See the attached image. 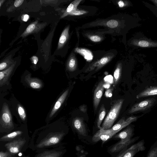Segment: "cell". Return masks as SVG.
<instances>
[{"mask_svg":"<svg viewBox=\"0 0 157 157\" xmlns=\"http://www.w3.org/2000/svg\"><path fill=\"white\" fill-rule=\"evenodd\" d=\"M124 101L123 99L117 100L111 107L102 123L101 128L104 129L111 128L117 118Z\"/></svg>","mask_w":157,"mask_h":157,"instance_id":"cell-1","label":"cell"},{"mask_svg":"<svg viewBox=\"0 0 157 157\" xmlns=\"http://www.w3.org/2000/svg\"><path fill=\"white\" fill-rule=\"evenodd\" d=\"M156 101V99L152 98L136 103L131 107L128 111V113L132 114L147 110L151 108Z\"/></svg>","mask_w":157,"mask_h":157,"instance_id":"cell-2","label":"cell"},{"mask_svg":"<svg viewBox=\"0 0 157 157\" xmlns=\"http://www.w3.org/2000/svg\"><path fill=\"white\" fill-rule=\"evenodd\" d=\"M134 127L131 126H129L123 131L116 135L114 137L121 139L120 142L122 143H127L134 140H138L139 136H136L132 138L134 135Z\"/></svg>","mask_w":157,"mask_h":157,"instance_id":"cell-3","label":"cell"},{"mask_svg":"<svg viewBox=\"0 0 157 157\" xmlns=\"http://www.w3.org/2000/svg\"><path fill=\"white\" fill-rule=\"evenodd\" d=\"M1 124L2 126L6 128H11L13 126L11 113L6 103L4 104L2 107Z\"/></svg>","mask_w":157,"mask_h":157,"instance_id":"cell-4","label":"cell"},{"mask_svg":"<svg viewBox=\"0 0 157 157\" xmlns=\"http://www.w3.org/2000/svg\"><path fill=\"white\" fill-rule=\"evenodd\" d=\"M64 135L63 133H60L50 135L41 142L37 147L42 148L56 144L60 141Z\"/></svg>","mask_w":157,"mask_h":157,"instance_id":"cell-5","label":"cell"},{"mask_svg":"<svg viewBox=\"0 0 157 157\" xmlns=\"http://www.w3.org/2000/svg\"><path fill=\"white\" fill-rule=\"evenodd\" d=\"M141 116H131L126 119L124 117H123L112 128L109 129L111 131L117 133L123 128L128 125L131 123L136 121L138 118Z\"/></svg>","mask_w":157,"mask_h":157,"instance_id":"cell-6","label":"cell"},{"mask_svg":"<svg viewBox=\"0 0 157 157\" xmlns=\"http://www.w3.org/2000/svg\"><path fill=\"white\" fill-rule=\"evenodd\" d=\"M99 128V130L93 137L92 140L94 142H96L100 140L105 141L112 137L116 133L111 131L109 129H104L101 127H100Z\"/></svg>","mask_w":157,"mask_h":157,"instance_id":"cell-7","label":"cell"},{"mask_svg":"<svg viewBox=\"0 0 157 157\" xmlns=\"http://www.w3.org/2000/svg\"><path fill=\"white\" fill-rule=\"evenodd\" d=\"M144 141L142 140L133 144L127 148L125 152L121 157H133L136 154L140 151L145 150Z\"/></svg>","mask_w":157,"mask_h":157,"instance_id":"cell-8","label":"cell"},{"mask_svg":"<svg viewBox=\"0 0 157 157\" xmlns=\"http://www.w3.org/2000/svg\"><path fill=\"white\" fill-rule=\"evenodd\" d=\"M25 142L24 139H18L6 144L5 146L10 153L15 154L20 151Z\"/></svg>","mask_w":157,"mask_h":157,"instance_id":"cell-9","label":"cell"},{"mask_svg":"<svg viewBox=\"0 0 157 157\" xmlns=\"http://www.w3.org/2000/svg\"><path fill=\"white\" fill-rule=\"evenodd\" d=\"M104 83L101 81L95 89L94 92L93 105L94 109L96 110L98 108L104 91Z\"/></svg>","mask_w":157,"mask_h":157,"instance_id":"cell-10","label":"cell"},{"mask_svg":"<svg viewBox=\"0 0 157 157\" xmlns=\"http://www.w3.org/2000/svg\"><path fill=\"white\" fill-rule=\"evenodd\" d=\"M72 125L78 133L83 136H86L87 132L83 119L81 117H76L72 121Z\"/></svg>","mask_w":157,"mask_h":157,"instance_id":"cell-11","label":"cell"},{"mask_svg":"<svg viewBox=\"0 0 157 157\" xmlns=\"http://www.w3.org/2000/svg\"><path fill=\"white\" fill-rule=\"evenodd\" d=\"M69 89L66 90L59 97L56 102L50 113L49 117H52L61 107L69 93Z\"/></svg>","mask_w":157,"mask_h":157,"instance_id":"cell-12","label":"cell"},{"mask_svg":"<svg viewBox=\"0 0 157 157\" xmlns=\"http://www.w3.org/2000/svg\"><path fill=\"white\" fill-rule=\"evenodd\" d=\"M157 95V86H151L146 87L136 96L137 99Z\"/></svg>","mask_w":157,"mask_h":157,"instance_id":"cell-13","label":"cell"},{"mask_svg":"<svg viewBox=\"0 0 157 157\" xmlns=\"http://www.w3.org/2000/svg\"><path fill=\"white\" fill-rule=\"evenodd\" d=\"M133 45L141 47H157V42L146 40H134L132 41Z\"/></svg>","mask_w":157,"mask_h":157,"instance_id":"cell-14","label":"cell"},{"mask_svg":"<svg viewBox=\"0 0 157 157\" xmlns=\"http://www.w3.org/2000/svg\"><path fill=\"white\" fill-rule=\"evenodd\" d=\"M15 66L13 64L5 70L0 72V85L2 86L7 80Z\"/></svg>","mask_w":157,"mask_h":157,"instance_id":"cell-15","label":"cell"},{"mask_svg":"<svg viewBox=\"0 0 157 157\" xmlns=\"http://www.w3.org/2000/svg\"><path fill=\"white\" fill-rule=\"evenodd\" d=\"M137 140H135L127 143H122L119 142L112 147L110 150V151L111 153L118 152L127 148L128 145L134 143Z\"/></svg>","mask_w":157,"mask_h":157,"instance_id":"cell-16","label":"cell"},{"mask_svg":"<svg viewBox=\"0 0 157 157\" xmlns=\"http://www.w3.org/2000/svg\"><path fill=\"white\" fill-rule=\"evenodd\" d=\"M62 152L55 150L45 151L41 153L35 157H60Z\"/></svg>","mask_w":157,"mask_h":157,"instance_id":"cell-17","label":"cell"},{"mask_svg":"<svg viewBox=\"0 0 157 157\" xmlns=\"http://www.w3.org/2000/svg\"><path fill=\"white\" fill-rule=\"evenodd\" d=\"M26 79L30 86L33 88L38 89L42 86V84L39 79L28 77L26 78Z\"/></svg>","mask_w":157,"mask_h":157,"instance_id":"cell-18","label":"cell"},{"mask_svg":"<svg viewBox=\"0 0 157 157\" xmlns=\"http://www.w3.org/2000/svg\"><path fill=\"white\" fill-rule=\"evenodd\" d=\"M69 28V27L66 28L62 33L59 39L58 49H59L63 46L68 39Z\"/></svg>","mask_w":157,"mask_h":157,"instance_id":"cell-19","label":"cell"},{"mask_svg":"<svg viewBox=\"0 0 157 157\" xmlns=\"http://www.w3.org/2000/svg\"><path fill=\"white\" fill-rule=\"evenodd\" d=\"M22 132L21 131H17L13 132L1 138V141H6L12 140L16 137L21 135Z\"/></svg>","mask_w":157,"mask_h":157,"instance_id":"cell-20","label":"cell"},{"mask_svg":"<svg viewBox=\"0 0 157 157\" xmlns=\"http://www.w3.org/2000/svg\"><path fill=\"white\" fill-rule=\"evenodd\" d=\"M121 65L119 64L117 66L113 73V84L114 85H116L118 82L121 77Z\"/></svg>","mask_w":157,"mask_h":157,"instance_id":"cell-21","label":"cell"},{"mask_svg":"<svg viewBox=\"0 0 157 157\" xmlns=\"http://www.w3.org/2000/svg\"><path fill=\"white\" fill-rule=\"evenodd\" d=\"M105 109L104 105H101L99 111L98 118L97 121V125L99 128L101 127L100 125L105 117Z\"/></svg>","mask_w":157,"mask_h":157,"instance_id":"cell-22","label":"cell"},{"mask_svg":"<svg viewBox=\"0 0 157 157\" xmlns=\"http://www.w3.org/2000/svg\"><path fill=\"white\" fill-rule=\"evenodd\" d=\"M76 51L83 55L84 58L87 60H91L93 56L91 52L88 50L84 49H79L77 48L76 49Z\"/></svg>","mask_w":157,"mask_h":157,"instance_id":"cell-23","label":"cell"},{"mask_svg":"<svg viewBox=\"0 0 157 157\" xmlns=\"http://www.w3.org/2000/svg\"><path fill=\"white\" fill-rule=\"evenodd\" d=\"M146 157H157V140L151 146Z\"/></svg>","mask_w":157,"mask_h":157,"instance_id":"cell-24","label":"cell"},{"mask_svg":"<svg viewBox=\"0 0 157 157\" xmlns=\"http://www.w3.org/2000/svg\"><path fill=\"white\" fill-rule=\"evenodd\" d=\"M82 0H76L72 2L67 9V12L70 13L76 10L78 5L80 3Z\"/></svg>","mask_w":157,"mask_h":157,"instance_id":"cell-25","label":"cell"},{"mask_svg":"<svg viewBox=\"0 0 157 157\" xmlns=\"http://www.w3.org/2000/svg\"><path fill=\"white\" fill-rule=\"evenodd\" d=\"M37 22H35L29 25L26 28L25 31L23 33L22 36H25L33 32L35 30L37 26Z\"/></svg>","mask_w":157,"mask_h":157,"instance_id":"cell-26","label":"cell"},{"mask_svg":"<svg viewBox=\"0 0 157 157\" xmlns=\"http://www.w3.org/2000/svg\"><path fill=\"white\" fill-rule=\"evenodd\" d=\"M17 111L20 118L22 120L25 121L26 118V115L24 108L20 105H18Z\"/></svg>","mask_w":157,"mask_h":157,"instance_id":"cell-27","label":"cell"},{"mask_svg":"<svg viewBox=\"0 0 157 157\" xmlns=\"http://www.w3.org/2000/svg\"><path fill=\"white\" fill-rule=\"evenodd\" d=\"M67 68L69 70L71 71H73L75 70L76 63L74 59L72 58L69 60Z\"/></svg>","mask_w":157,"mask_h":157,"instance_id":"cell-28","label":"cell"},{"mask_svg":"<svg viewBox=\"0 0 157 157\" xmlns=\"http://www.w3.org/2000/svg\"><path fill=\"white\" fill-rule=\"evenodd\" d=\"M108 27L113 28L117 27L118 25V22L116 20H111L108 21L106 23Z\"/></svg>","mask_w":157,"mask_h":157,"instance_id":"cell-29","label":"cell"},{"mask_svg":"<svg viewBox=\"0 0 157 157\" xmlns=\"http://www.w3.org/2000/svg\"><path fill=\"white\" fill-rule=\"evenodd\" d=\"M86 12L83 10H75L69 13L71 15H81L86 13Z\"/></svg>","mask_w":157,"mask_h":157,"instance_id":"cell-30","label":"cell"},{"mask_svg":"<svg viewBox=\"0 0 157 157\" xmlns=\"http://www.w3.org/2000/svg\"><path fill=\"white\" fill-rule=\"evenodd\" d=\"M90 39L91 40L95 42L100 41L101 39L100 37L98 36H93L90 37Z\"/></svg>","mask_w":157,"mask_h":157,"instance_id":"cell-31","label":"cell"},{"mask_svg":"<svg viewBox=\"0 0 157 157\" xmlns=\"http://www.w3.org/2000/svg\"><path fill=\"white\" fill-rule=\"evenodd\" d=\"M9 63L6 62H3L0 64V70L1 71L6 68L9 65Z\"/></svg>","mask_w":157,"mask_h":157,"instance_id":"cell-32","label":"cell"},{"mask_svg":"<svg viewBox=\"0 0 157 157\" xmlns=\"http://www.w3.org/2000/svg\"><path fill=\"white\" fill-rule=\"evenodd\" d=\"M24 1L23 0H15L14 2V6L15 7H18L22 4Z\"/></svg>","mask_w":157,"mask_h":157,"instance_id":"cell-33","label":"cell"},{"mask_svg":"<svg viewBox=\"0 0 157 157\" xmlns=\"http://www.w3.org/2000/svg\"><path fill=\"white\" fill-rule=\"evenodd\" d=\"M112 90L113 89L112 88L106 90L105 92V95L106 97H109L112 96Z\"/></svg>","mask_w":157,"mask_h":157,"instance_id":"cell-34","label":"cell"},{"mask_svg":"<svg viewBox=\"0 0 157 157\" xmlns=\"http://www.w3.org/2000/svg\"><path fill=\"white\" fill-rule=\"evenodd\" d=\"M0 157H10V155L7 152L1 151L0 152Z\"/></svg>","mask_w":157,"mask_h":157,"instance_id":"cell-35","label":"cell"},{"mask_svg":"<svg viewBox=\"0 0 157 157\" xmlns=\"http://www.w3.org/2000/svg\"><path fill=\"white\" fill-rule=\"evenodd\" d=\"M80 110L82 112L85 113L87 111V107L85 105H81L79 107Z\"/></svg>","mask_w":157,"mask_h":157,"instance_id":"cell-36","label":"cell"},{"mask_svg":"<svg viewBox=\"0 0 157 157\" xmlns=\"http://www.w3.org/2000/svg\"><path fill=\"white\" fill-rule=\"evenodd\" d=\"M31 59L33 63L35 64L37 63L38 60V58L35 56H33Z\"/></svg>","mask_w":157,"mask_h":157,"instance_id":"cell-37","label":"cell"},{"mask_svg":"<svg viewBox=\"0 0 157 157\" xmlns=\"http://www.w3.org/2000/svg\"><path fill=\"white\" fill-rule=\"evenodd\" d=\"M22 19L24 21H27L29 19V16L28 14H25L22 16Z\"/></svg>","mask_w":157,"mask_h":157,"instance_id":"cell-38","label":"cell"},{"mask_svg":"<svg viewBox=\"0 0 157 157\" xmlns=\"http://www.w3.org/2000/svg\"><path fill=\"white\" fill-rule=\"evenodd\" d=\"M118 3L119 7L121 8L123 7L124 5L123 2L121 0L119 1Z\"/></svg>","mask_w":157,"mask_h":157,"instance_id":"cell-39","label":"cell"},{"mask_svg":"<svg viewBox=\"0 0 157 157\" xmlns=\"http://www.w3.org/2000/svg\"><path fill=\"white\" fill-rule=\"evenodd\" d=\"M127 149V148H125L124 149H123L122 151V152L120 153V155L118 156V157H121L125 153V152Z\"/></svg>","mask_w":157,"mask_h":157,"instance_id":"cell-40","label":"cell"},{"mask_svg":"<svg viewBox=\"0 0 157 157\" xmlns=\"http://www.w3.org/2000/svg\"><path fill=\"white\" fill-rule=\"evenodd\" d=\"M152 2H153L155 4L157 5V0H152L151 1Z\"/></svg>","mask_w":157,"mask_h":157,"instance_id":"cell-41","label":"cell"},{"mask_svg":"<svg viewBox=\"0 0 157 157\" xmlns=\"http://www.w3.org/2000/svg\"><path fill=\"white\" fill-rule=\"evenodd\" d=\"M85 155H80V156H79L78 157H85Z\"/></svg>","mask_w":157,"mask_h":157,"instance_id":"cell-42","label":"cell"}]
</instances>
